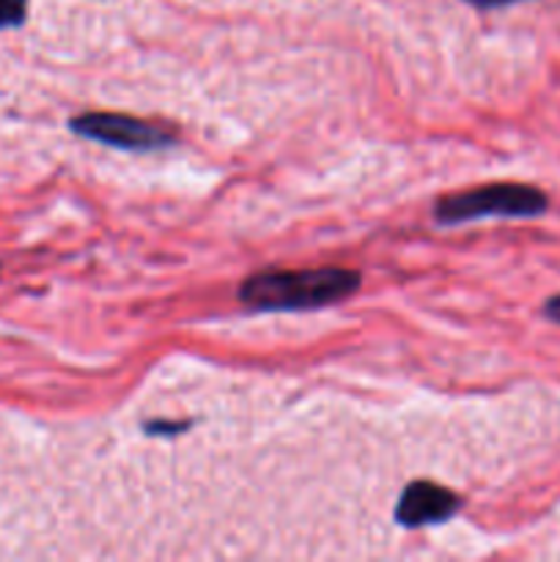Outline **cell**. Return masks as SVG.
Instances as JSON below:
<instances>
[{
  "mask_svg": "<svg viewBox=\"0 0 560 562\" xmlns=\"http://www.w3.org/2000/svg\"><path fill=\"white\" fill-rule=\"evenodd\" d=\"M547 209V195L530 184H486L439 198L434 217L443 225L470 223L483 217H536Z\"/></svg>",
  "mask_w": 560,
  "mask_h": 562,
  "instance_id": "7a4b0ae2",
  "label": "cell"
},
{
  "mask_svg": "<svg viewBox=\"0 0 560 562\" xmlns=\"http://www.w3.org/2000/svg\"><path fill=\"white\" fill-rule=\"evenodd\" d=\"M357 289L360 274L355 269H280L247 278L239 300L253 311H313L346 300Z\"/></svg>",
  "mask_w": 560,
  "mask_h": 562,
  "instance_id": "6da1fadb",
  "label": "cell"
},
{
  "mask_svg": "<svg viewBox=\"0 0 560 562\" xmlns=\"http://www.w3.org/2000/svg\"><path fill=\"white\" fill-rule=\"evenodd\" d=\"M544 313H547V316L552 318V322L560 324V294L552 296V300H549L547 305H544Z\"/></svg>",
  "mask_w": 560,
  "mask_h": 562,
  "instance_id": "52a82bcc",
  "label": "cell"
},
{
  "mask_svg": "<svg viewBox=\"0 0 560 562\" xmlns=\"http://www.w3.org/2000/svg\"><path fill=\"white\" fill-rule=\"evenodd\" d=\"M71 130L88 140L104 143L113 148H126V151H157L168 148L176 135L165 126L152 124V121L135 119L124 113H86L71 121Z\"/></svg>",
  "mask_w": 560,
  "mask_h": 562,
  "instance_id": "3957f363",
  "label": "cell"
},
{
  "mask_svg": "<svg viewBox=\"0 0 560 562\" xmlns=\"http://www.w3.org/2000/svg\"><path fill=\"white\" fill-rule=\"evenodd\" d=\"M461 508V499L448 488L428 481H415L404 488L399 505H395V519L401 527H426L439 525L450 519Z\"/></svg>",
  "mask_w": 560,
  "mask_h": 562,
  "instance_id": "277c9868",
  "label": "cell"
},
{
  "mask_svg": "<svg viewBox=\"0 0 560 562\" xmlns=\"http://www.w3.org/2000/svg\"><path fill=\"white\" fill-rule=\"evenodd\" d=\"M27 0H0V27H16L25 22Z\"/></svg>",
  "mask_w": 560,
  "mask_h": 562,
  "instance_id": "5b68a950",
  "label": "cell"
},
{
  "mask_svg": "<svg viewBox=\"0 0 560 562\" xmlns=\"http://www.w3.org/2000/svg\"><path fill=\"white\" fill-rule=\"evenodd\" d=\"M470 5H478V9H500V5L519 3V0H467Z\"/></svg>",
  "mask_w": 560,
  "mask_h": 562,
  "instance_id": "8992f818",
  "label": "cell"
}]
</instances>
